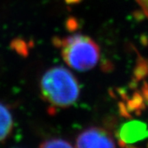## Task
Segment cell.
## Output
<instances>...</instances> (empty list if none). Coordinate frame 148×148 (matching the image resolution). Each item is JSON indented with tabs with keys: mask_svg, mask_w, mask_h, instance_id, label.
Masks as SVG:
<instances>
[{
	"mask_svg": "<svg viewBox=\"0 0 148 148\" xmlns=\"http://www.w3.org/2000/svg\"><path fill=\"white\" fill-rule=\"evenodd\" d=\"M40 89L43 99L56 108H68L77 101L80 95L78 82L69 70L56 66L42 76Z\"/></svg>",
	"mask_w": 148,
	"mask_h": 148,
	"instance_id": "obj_1",
	"label": "cell"
},
{
	"mask_svg": "<svg viewBox=\"0 0 148 148\" xmlns=\"http://www.w3.org/2000/svg\"><path fill=\"white\" fill-rule=\"evenodd\" d=\"M53 44L60 49L64 62L77 71H89L99 61L100 47L89 36L76 34L65 38H55Z\"/></svg>",
	"mask_w": 148,
	"mask_h": 148,
	"instance_id": "obj_2",
	"label": "cell"
},
{
	"mask_svg": "<svg viewBox=\"0 0 148 148\" xmlns=\"http://www.w3.org/2000/svg\"><path fill=\"white\" fill-rule=\"evenodd\" d=\"M77 147H114L115 144L105 129L88 127L81 132L76 141Z\"/></svg>",
	"mask_w": 148,
	"mask_h": 148,
	"instance_id": "obj_3",
	"label": "cell"
},
{
	"mask_svg": "<svg viewBox=\"0 0 148 148\" xmlns=\"http://www.w3.org/2000/svg\"><path fill=\"white\" fill-rule=\"evenodd\" d=\"M120 139L126 143H134L148 138L147 126L145 123L138 120L127 122L119 130Z\"/></svg>",
	"mask_w": 148,
	"mask_h": 148,
	"instance_id": "obj_4",
	"label": "cell"
},
{
	"mask_svg": "<svg viewBox=\"0 0 148 148\" xmlns=\"http://www.w3.org/2000/svg\"><path fill=\"white\" fill-rule=\"evenodd\" d=\"M13 127V119L9 109L0 103V142L10 135Z\"/></svg>",
	"mask_w": 148,
	"mask_h": 148,
	"instance_id": "obj_5",
	"label": "cell"
},
{
	"mask_svg": "<svg viewBox=\"0 0 148 148\" xmlns=\"http://www.w3.org/2000/svg\"><path fill=\"white\" fill-rule=\"evenodd\" d=\"M127 108L128 111H135L138 115L142 114V111L145 110L146 106L143 102V96L140 92L136 91L133 93L132 99H128L127 101Z\"/></svg>",
	"mask_w": 148,
	"mask_h": 148,
	"instance_id": "obj_6",
	"label": "cell"
},
{
	"mask_svg": "<svg viewBox=\"0 0 148 148\" xmlns=\"http://www.w3.org/2000/svg\"><path fill=\"white\" fill-rule=\"evenodd\" d=\"M148 75V61L146 58L138 55L137 65L133 71V77L138 81L144 79Z\"/></svg>",
	"mask_w": 148,
	"mask_h": 148,
	"instance_id": "obj_7",
	"label": "cell"
},
{
	"mask_svg": "<svg viewBox=\"0 0 148 148\" xmlns=\"http://www.w3.org/2000/svg\"><path fill=\"white\" fill-rule=\"evenodd\" d=\"M40 147H73V145L67 140L62 138H52L45 141L40 144Z\"/></svg>",
	"mask_w": 148,
	"mask_h": 148,
	"instance_id": "obj_8",
	"label": "cell"
},
{
	"mask_svg": "<svg viewBox=\"0 0 148 148\" xmlns=\"http://www.w3.org/2000/svg\"><path fill=\"white\" fill-rule=\"evenodd\" d=\"M119 114L122 117H124L126 119H132V116L129 114V111L127 110V106H125V104L123 102L119 103Z\"/></svg>",
	"mask_w": 148,
	"mask_h": 148,
	"instance_id": "obj_9",
	"label": "cell"
},
{
	"mask_svg": "<svg viewBox=\"0 0 148 148\" xmlns=\"http://www.w3.org/2000/svg\"><path fill=\"white\" fill-rule=\"evenodd\" d=\"M136 2L142 8L144 15L148 18V0H136Z\"/></svg>",
	"mask_w": 148,
	"mask_h": 148,
	"instance_id": "obj_10",
	"label": "cell"
},
{
	"mask_svg": "<svg viewBox=\"0 0 148 148\" xmlns=\"http://www.w3.org/2000/svg\"><path fill=\"white\" fill-rule=\"evenodd\" d=\"M142 93L143 96L145 98V100L148 102V83L144 82L143 87H142Z\"/></svg>",
	"mask_w": 148,
	"mask_h": 148,
	"instance_id": "obj_11",
	"label": "cell"
},
{
	"mask_svg": "<svg viewBox=\"0 0 148 148\" xmlns=\"http://www.w3.org/2000/svg\"><path fill=\"white\" fill-rule=\"evenodd\" d=\"M118 92H119V94L120 95V96H121L123 100H125V101H127V100H128V96H127V92L125 91L124 89L119 88V89H118Z\"/></svg>",
	"mask_w": 148,
	"mask_h": 148,
	"instance_id": "obj_12",
	"label": "cell"
},
{
	"mask_svg": "<svg viewBox=\"0 0 148 148\" xmlns=\"http://www.w3.org/2000/svg\"><path fill=\"white\" fill-rule=\"evenodd\" d=\"M68 3H70V4H73V3H80L82 0H65Z\"/></svg>",
	"mask_w": 148,
	"mask_h": 148,
	"instance_id": "obj_13",
	"label": "cell"
},
{
	"mask_svg": "<svg viewBox=\"0 0 148 148\" xmlns=\"http://www.w3.org/2000/svg\"><path fill=\"white\" fill-rule=\"evenodd\" d=\"M119 145L121 147H126V143L124 141H123L122 139H120V140H119Z\"/></svg>",
	"mask_w": 148,
	"mask_h": 148,
	"instance_id": "obj_14",
	"label": "cell"
},
{
	"mask_svg": "<svg viewBox=\"0 0 148 148\" xmlns=\"http://www.w3.org/2000/svg\"><path fill=\"white\" fill-rule=\"evenodd\" d=\"M147 147H148V144H147Z\"/></svg>",
	"mask_w": 148,
	"mask_h": 148,
	"instance_id": "obj_15",
	"label": "cell"
}]
</instances>
